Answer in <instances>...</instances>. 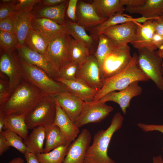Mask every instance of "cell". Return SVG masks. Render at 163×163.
Masks as SVG:
<instances>
[{"label": "cell", "mask_w": 163, "mask_h": 163, "mask_svg": "<svg viewBox=\"0 0 163 163\" xmlns=\"http://www.w3.org/2000/svg\"><path fill=\"white\" fill-rule=\"evenodd\" d=\"M24 154L27 163H40L36 154L27 151Z\"/></svg>", "instance_id": "obj_48"}, {"label": "cell", "mask_w": 163, "mask_h": 163, "mask_svg": "<svg viewBox=\"0 0 163 163\" xmlns=\"http://www.w3.org/2000/svg\"><path fill=\"white\" fill-rule=\"evenodd\" d=\"M137 26L136 22H128L108 28L101 34L106 35L116 45H126L133 40Z\"/></svg>", "instance_id": "obj_15"}, {"label": "cell", "mask_w": 163, "mask_h": 163, "mask_svg": "<svg viewBox=\"0 0 163 163\" xmlns=\"http://www.w3.org/2000/svg\"><path fill=\"white\" fill-rule=\"evenodd\" d=\"M0 72L8 78L11 94L24 80L23 72L18 54L14 52L2 54L0 59Z\"/></svg>", "instance_id": "obj_8"}, {"label": "cell", "mask_w": 163, "mask_h": 163, "mask_svg": "<svg viewBox=\"0 0 163 163\" xmlns=\"http://www.w3.org/2000/svg\"><path fill=\"white\" fill-rule=\"evenodd\" d=\"M55 80L63 84L69 91L85 102H93L95 95L100 90L91 86L79 79L69 81L58 78Z\"/></svg>", "instance_id": "obj_19"}, {"label": "cell", "mask_w": 163, "mask_h": 163, "mask_svg": "<svg viewBox=\"0 0 163 163\" xmlns=\"http://www.w3.org/2000/svg\"><path fill=\"white\" fill-rule=\"evenodd\" d=\"M152 42L157 49L159 50L163 46V37L155 33L152 37Z\"/></svg>", "instance_id": "obj_47"}, {"label": "cell", "mask_w": 163, "mask_h": 163, "mask_svg": "<svg viewBox=\"0 0 163 163\" xmlns=\"http://www.w3.org/2000/svg\"><path fill=\"white\" fill-rule=\"evenodd\" d=\"M15 12L14 0H0V20L11 17Z\"/></svg>", "instance_id": "obj_40"}, {"label": "cell", "mask_w": 163, "mask_h": 163, "mask_svg": "<svg viewBox=\"0 0 163 163\" xmlns=\"http://www.w3.org/2000/svg\"><path fill=\"white\" fill-rule=\"evenodd\" d=\"M68 2L66 0L59 5L53 6H43L31 13L34 18L48 19L64 26L65 14Z\"/></svg>", "instance_id": "obj_24"}, {"label": "cell", "mask_w": 163, "mask_h": 163, "mask_svg": "<svg viewBox=\"0 0 163 163\" xmlns=\"http://www.w3.org/2000/svg\"><path fill=\"white\" fill-rule=\"evenodd\" d=\"M18 44L14 34L0 30V46L4 52L10 54L13 53Z\"/></svg>", "instance_id": "obj_35"}, {"label": "cell", "mask_w": 163, "mask_h": 163, "mask_svg": "<svg viewBox=\"0 0 163 163\" xmlns=\"http://www.w3.org/2000/svg\"><path fill=\"white\" fill-rule=\"evenodd\" d=\"M124 120L121 113H115L109 127L94 135L93 141L86 153L85 163H115L107 155L109 144L114 134L121 127Z\"/></svg>", "instance_id": "obj_2"}, {"label": "cell", "mask_w": 163, "mask_h": 163, "mask_svg": "<svg viewBox=\"0 0 163 163\" xmlns=\"http://www.w3.org/2000/svg\"><path fill=\"white\" fill-rule=\"evenodd\" d=\"M46 96L38 88L24 80L0 107V110L6 114L25 117Z\"/></svg>", "instance_id": "obj_1"}, {"label": "cell", "mask_w": 163, "mask_h": 163, "mask_svg": "<svg viewBox=\"0 0 163 163\" xmlns=\"http://www.w3.org/2000/svg\"><path fill=\"white\" fill-rule=\"evenodd\" d=\"M25 117L14 114H6L3 130L14 132L24 140L28 136V129L25 120Z\"/></svg>", "instance_id": "obj_29"}, {"label": "cell", "mask_w": 163, "mask_h": 163, "mask_svg": "<svg viewBox=\"0 0 163 163\" xmlns=\"http://www.w3.org/2000/svg\"><path fill=\"white\" fill-rule=\"evenodd\" d=\"M78 0H69L66 10L67 15L69 20L76 22V10Z\"/></svg>", "instance_id": "obj_41"}, {"label": "cell", "mask_w": 163, "mask_h": 163, "mask_svg": "<svg viewBox=\"0 0 163 163\" xmlns=\"http://www.w3.org/2000/svg\"><path fill=\"white\" fill-rule=\"evenodd\" d=\"M66 0H41L39 4L44 6H53L59 5Z\"/></svg>", "instance_id": "obj_49"}, {"label": "cell", "mask_w": 163, "mask_h": 163, "mask_svg": "<svg viewBox=\"0 0 163 163\" xmlns=\"http://www.w3.org/2000/svg\"><path fill=\"white\" fill-rule=\"evenodd\" d=\"M136 23L137 26L135 36L131 44L138 50L146 48L155 51L157 49L152 42L155 33L153 19L149 20L142 24Z\"/></svg>", "instance_id": "obj_18"}, {"label": "cell", "mask_w": 163, "mask_h": 163, "mask_svg": "<svg viewBox=\"0 0 163 163\" xmlns=\"http://www.w3.org/2000/svg\"><path fill=\"white\" fill-rule=\"evenodd\" d=\"M131 21H135V18L123 14L116 13L109 17L103 23L89 30L91 35L98 38L103 31L108 28Z\"/></svg>", "instance_id": "obj_31"}, {"label": "cell", "mask_w": 163, "mask_h": 163, "mask_svg": "<svg viewBox=\"0 0 163 163\" xmlns=\"http://www.w3.org/2000/svg\"><path fill=\"white\" fill-rule=\"evenodd\" d=\"M10 146L12 147L20 152L24 154L27 150V147L23 139L17 134L8 130L2 132Z\"/></svg>", "instance_id": "obj_36"}, {"label": "cell", "mask_w": 163, "mask_h": 163, "mask_svg": "<svg viewBox=\"0 0 163 163\" xmlns=\"http://www.w3.org/2000/svg\"><path fill=\"white\" fill-rule=\"evenodd\" d=\"M50 97L74 123L81 113L85 102L69 91Z\"/></svg>", "instance_id": "obj_16"}, {"label": "cell", "mask_w": 163, "mask_h": 163, "mask_svg": "<svg viewBox=\"0 0 163 163\" xmlns=\"http://www.w3.org/2000/svg\"><path fill=\"white\" fill-rule=\"evenodd\" d=\"M132 58L128 45L114 46L105 57L100 71L103 81L117 74L128 65Z\"/></svg>", "instance_id": "obj_6"}, {"label": "cell", "mask_w": 163, "mask_h": 163, "mask_svg": "<svg viewBox=\"0 0 163 163\" xmlns=\"http://www.w3.org/2000/svg\"><path fill=\"white\" fill-rule=\"evenodd\" d=\"M0 107L3 105L9 99L11 96L8 80L6 76L0 72Z\"/></svg>", "instance_id": "obj_38"}, {"label": "cell", "mask_w": 163, "mask_h": 163, "mask_svg": "<svg viewBox=\"0 0 163 163\" xmlns=\"http://www.w3.org/2000/svg\"><path fill=\"white\" fill-rule=\"evenodd\" d=\"M45 139V127L40 126L33 129L27 139L24 141L27 151L36 154L43 152Z\"/></svg>", "instance_id": "obj_28"}, {"label": "cell", "mask_w": 163, "mask_h": 163, "mask_svg": "<svg viewBox=\"0 0 163 163\" xmlns=\"http://www.w3.org/2000/svg\"><path fill=\"white\" fill-rule=\"evenodd\" d=\"M24 160L20 157H17L15 158L11 161L9 162L8 163H24Z\"/></svg>", "instance_id": "obj_52"}, {"label": "cell", "mask_w": 163, "mask_h": 163, "mask_svg": "<svg viewBox=\"0 0 163 163\" xmlns=\"http://www.w3.org/2000/svg\"><path fill=\"white\" fill-rule=\"evenodd\" d=\"M98 38L97 47L94 54L97 60L101 71L104 60L113 47L114 43L103 34H100Z\"/></svg>", "instance_id": "obj_34"}, {"label": "cell", "mask_w": 163, "mask_h": 163, "mask_svg": "<svg viewBox=\"0 0 163 163\" xmlns=\"http://www.w3.org/2000/svg\"><path fill=\"white\" fill-rule=\"evenodd\" d=\"M155 33L163 37V17L161 16L157 19H153Z\"/></svg>", "instance_id": "obj_44"}, {"label": "cell", "mask_w": 163, "mask_h": 163, "mask_svg": "<svg viewBox=\"0 0 163 163\" xmlns=\"http://www.w3.org/2000/svg\"><path fill=\"white\" fill-rule=\"evenodd\" d=\"M32 25L33 30L40 33L50 42L62 34L67 33L65 26L46 18L33 17Z\"/></svg>", "instance_id": "obj_20"}, {"label": "cell", "mask_w": 163, "mask_h": 163, "mask_svg": "<svg viewBox=\"0 0 163 163\" xmlns=\"http://www.w3.org/2000/svg\"><path fill=\"white\" fill-rule=\"evenodd\" d=\"M163 60V46L156 51Z\"/></svg>", "instance_id": "obj_53"}, {"label": "cell", "mask_w": 163, "mask_h": 163, "mask_svg": "<svg viewBox=\"0 0 163 163\" xmlns=\"http://www.w3.org/2000/svg\"><path fill=\"white\" fill-rule=\"evenodd\" d=\"M137 125L140 129L145 132L158 131L163 134V125L148 124L140 123ZM162 150L163 152V147Z\"/></svg>", "instance_id": "obj_43"}, {"label": "cell", "mask_w": 163, "mask_h": 163, "mask_svg": "<svg viewBox=\"0 0 163 163\" xmlns=\"http://www.w3.org/2000/svg\"><path fill=\"white\" fill-rule=\"evenodd\" d=\"M18 57L23 70L24 80L49 96L68 91L64 85L50 76L42 69Z\"/></svg>", "instance_id": "obj_4"}, {"label": "cell", "mask_w": 163, "mask_h": 163, "mask_svg": "<svg viewBox=\"0 0 163 163\" xmlns=\"http://www.w3.org/2000/svg\"><path fill=\"white\" fill-rule=\"evenodd\" d=\"M152 163H163V159L161 155L153 157Z\"/></svg>", "instance_id": "obj_51"}, {"label": "cell", "mask_w": 163, "mask_h": 163, "mask_svg": "<svg viewBox=\"0 0 163 163\" xmlns=\"http://www.w3.org/2000/svg\"><path fill=\"white\" fill-rule=\"evenodd\" d=\"M56 114L53 124L59 128L69 145L78 136L80 131L56 102Z\"/></svg>", "instance_id": "obj_23"}, {"label": "cell", "mask_w": 163, "mask_h": 163, "mask_svg": "<svg viewBox=\"0 0 163 163\" xmlns=\"http://www.w3.org/2000/svg\"><path fill=\"white\" fill-rule=\"evenodd\" d=\"M5 114L0 110V133L3 130L4 126Z\"/></svg>", "instance_id": "obj_50"}, {"label": "cell", "mask_w": 163, "mask_h": 163, "mask_svg": "<svg viewBox=\"0 0 163 163\" xmlns=\"http://www.w3.org/2000/svg\"><path fill=\"white\" fill-rule=\"evenodd\" d=\"M64 26L68 34L87 48L91 54H93L96 47V41H98V38L91 34L88 35L86 29L76 22L66 19Z\"/></svg>", "instance_id": "obj_21"}, {"label": "cell", "mask_w": 163, "mask_h": 163, "mask_svg": "<svg viewBox=\"0 0 163 163\" xmlns=\"http://www.w3.org/2000/svg\"><path fill=\"white\" fill-rule=\"evenodd\" d=\"M139 82H133L126 88L118 91H114L109 92L97 101L114 102L119 105L123 113L125 115L127 109L130 106L131 99L142 93V89L139 84Z\"/></svg>", "instance_id": "obj_13"}, {"label": "cell", "mask_w": 163, "mask_h": 163, "mask_svg": "<svg viewBox=\"0 0 163 163\" xmlns=\"http://www.w3.org/2000/svg\"><path fill=\"white\" fill-rule=\"evenodd\" d=\"M56 111V101L50 96L46 95L25 116L28 128L33 129L53 124Z\"/></svg>", "instance_id": "obj_7"}, {"label": "cell", "mask_w": 163, "mask_h": 163, "mask_svg": "<svg viewBox=\"0 0 163 163\" xmlns=\"http://www.w3.org/2000/svg\"><path fill=\"white\" fill-rule=\"evenodd\" d=\"M125 11L130 14H138L152 19L162 16L163 0H145L142 5L136 7H126Z\"/></svg>", "instance_id": "obj_25"}, {"label": "cell", "mask_w": 163, "mask_h": 163, "mask_svg": "<svg viewBox=\"0 0 163 163\" xmlns=\"http://www.w3.org/2000/svg\"><path fill=\"white\" fill-rule=\"evenodd\" d=\"M137 64L144 73L163 91V60L156 51L146 48L138 50Z\"/></svg>", "instance_id": "obj_5"}, {"label": "cell", "mask_w": 163, "mask_h": 163, "mask_svg": "<svg viewBox=\"0 0 163 163\" xmlns=\"http://www.w3.org/2000/svg\"><path fill=\"white\" fill-rule=\"evenodd\" d=\"M0 30L14 34V24L12 16L0 20Z\"/></svg>", "instance_id": "obj_42"}, {"label": "cell", "mask_w": 163, "mask_h": 163, "mask_svg": "<svg viewBox=\"0 0 163 163\" xmlns=\"http://www.w3.org/2000/svg\"><path fill=\"white\" fill-rule=\"evenodd\" d=\"M122 3L126 7H136L143 5L145 0H122Z\"/></svg>", "instance_id": "obj_45"}, {"label": "cell", "mask_w": 163, "mask_h": 163, "mask_svg": "<svg viewBox=\"0 0 163 163\" xmlns=\"http://www.w3.org/2000/svg\"><path fill=\"white\" fill-rule=\"evenodd\" d=\"M91 55L90 51L87 48L72 37L69 49L70 61L75 62L79 66Z\"/></svg>", "instance_id": "obj_33"}, {"label": "cell", "mask_w": 163, "mask_h": 163, "mask_svg": "<svg viewBox=\"0 0 163 163\" xmlns=\"http://www.w3.org/2000/svg\"><path fill=\"white\" fill-rule=\"evenodd\" d=\"M50 41L39 32L32 29L28 33L25 45L31 50L46 54Z\"/></svg>", "instance_id": "obj_30"}, {"label": "cell", "mask_w": 163, "mask_h": 163, "mask_svg": "<svg viewBox=\"0 0 163 163\" xmlns=\"http://www.w3.org/2000/svg\"><path fill=\"white\" fill-rule=\"evenodd\" d=\"M10 147L2 133H0V155L7 150Z\"/></svg>", "instance_id": "obj_46"}, {"label": "cell", "mask_w": 163, "mask_h": 163, "mask_svg": "<svg viewBox=\"0 0 163 163\" xmlns=\"http://www.w3.org/2000/svg\"><path fill=\"white\" fill-rule=\"evenodd\" d=\"M91 136L87 129H83L77 138L69 145L62 163H85L87 150L90 146Z\"/></svg>", "instance_id": "obj_12"}, {"label": "cell", "mask_w": 163, "mask_h": 163, "mask_svg": "<svg viewBox=\"0 0 163 163\" xmlns=\"http://www.w3.org/2000/svg\"><path fill=\"white\" fill-rule=\"evenodd\" d=\"M76 78L96 89L100 90L102 87L103 81L101 78L99 66L94 54L79 66Z\"/></svg>", "instance_id": "obj_14"}, {"label": "cell", "mask_w": 163, "mask_h": 163, "mask_svg": "<svg viewBox=\"0 0 163 163\" xmlns=\"http://www.w3.org/2000/svg\"></svg>", "instance_id": "obj_55"}, {"label": "cell", "mask_w": 163, "mask_h": 163, "mask_svg": "<svg viewBox=\"0 0 163 163\" xmlns=\"http://www.w3.org/2000/svg\"><path fill=\"white\" fill-rule=\"evenodd\" d=\"M72 38L66 33L50 42L46 54L59 70L70 61L69 53Z\"/></svg>", "instance_id": "obj_11"}, {"label": "cell", "mask_w": 163, "mask_h": 163, "mask_svg": "<svg viewBox=\"0 0 163 163\" xmlns=\"http://www.w3.org/2000/svg\"><path fill=\"white\" fill-rule=\"evenodd\" d=\"M162 16L163 17V13L162 15Z\"/></svg>", "instance_id": "obj_54"}, {"label": "cell", "mask_w": 163, "mask_h": 163, "mask_svg": "<svg viewBox=\"0 0 163 163\" xmlns=\"http://www.w3.org/2000/svg\"><path fill=\"white\" fill-rule=\"evenodd\" d=\"M79 67L77 63L69 61L59 69L58 78L69 81L75 80Z\"/></svg>", "instance_id": "obj_37"}, {"label": "cell", "mask_w": 163, "mask_h": 163, "mask_svg": "<svg viewBox=\"0 0 163 163\" xmlns=\"http://www.w3.org/2000/svg\"><path fill=\"white\" fill-rule=\"evenodd\" d=\"M16 49L18 56L22 59L41 69L55 80L58 78L59 70L46 54L34 51L25 45L18 44Z\"/></svg>", "instance_id": "obj_9"}, {"label": "cell", "mask_w": 163, "mask_h": 163, "mask_svg": "<svg viewBox=\"0 0 163 163\" xmlns=\"http://www.w3.org/2000/svg\"><path fill=\"white\" fill-rule=\"evenodd\" d=\"M137 54L135 53L126 68L117 74L103 81L102 87L95 95L93 102L98 101L107 93L120 91L135 82H146L149 78L139 67L137 62Z\"/></svg>", "instance_id": "obj_3"}, {"label": "cell", "mask_w": 163, "mask_h": 163, "mask_svg": "<svg viewBox=\"0 0 163 163\" xmlns=\"http://www.w3.org/2000/svg\"><path fill=\"white\" fill-rule=\"evenodd\" d=\"M76 23L86 30L92 28L103 23L107 18L100 17L92 3L78 1L76 10Z\"/></svg>", "instance_id": "obj_17"}, {"label": "cell", "mask_w": 163, "mask_h": 163, "mask_svg": "<svg viewBox=\"0 0 163 163\" xmlns=\"http://www.w3.org/2000/svg\"><path fill=\"white\" fill-rule=\"evenodd\" d=\"M91 3L98 15L103 18L116 13L123 14L125 11L122 0H94Z\"/></svg>", "instance_id": "obj_26"}, {"label": "cell", "mask_w": 163, "mask_h": 163, "mask_svg": "<svg viewBox=\"0 0 163 163\" xmlns=\"http://www.w3.org/2000/svg\"><path fill=\"white\" fill-rule=\"evenodd\" d=\"M14 27V34L18 44L25 45L27 37L33 29L32 25L33 17L31 12H15L12 16Z\"/></svg>", "instance_id": "obj_22"}, {"label": "cell", "mask_w": 163, "mask_h": 163, "mask_svg": "<svg viewBox=\"0 0 163 163\" xmlns=\"http://www.w3.org/2000/svg\"><path fill=\"white\" fill-rule=\"evenodd\" d=\"M69 145H62L49 152L37 154V158L40 163H62Z\"/></svg>", "instance_id": "obj_32"}, {"label": "cell", "mask_w": 163, "mask_h": 163, "mask_svg": "<svg viewBox=\"0 0 163 163\" xmlns=\"http://www.w3.org/2000/svg\"><path fill=\"white\" fill-rule=\"evenodd\" d=\"M40 0H14L15 12H31L36 4L40 3Z\"/></svg>", "instance_id": "obj_39"}, {"label": "cell", "mask_w": 163, "mask_h": 163, "mask_svg": "<svg viewBox=\"0 0 163 163\" xmlns=\"http://www.w3.org/2000/svg\"><path fill=\"white\" fill-rule=\"evenodd\" d=\"M45 127V145L43 152H47L60 146L69 145L59 128L53 124Z\"/></svg>", "instance_id": "obj_27"}, {"label": "cell", "mask_w": 163, "mask_h": 163, "mask_svg": "<svg viewBox=\"0 0 163 163\" xmlns=\"http://www.w3.org/2000/svg\"><path fill=\"white\" fill-rule=\"evenodd\" d=\"M113 107L104 102H85L80 115L74 123L79 128L89 123L101 122L113 110Z\"/></svg>", "instance_id": "obj_10"}]
</instances>
